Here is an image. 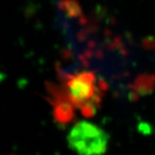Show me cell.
Segmentation results:
<instances>
[{
  "label": "cell",
  "instance_id": "6da1fadb",
  "mask_svg": "<svg viewBox=\"0 0 155 155\" xmlns=\"http://www.w3.org/2000/svg\"><path fill=\"white\" fill-rule=\"evenodd\" d=\"M62 85H52L51 93L55 97L67 100L74 109H79L85 116H92L102 99L104 83L97 82L93 72L75 74L63 73Z\"/></svg>",
  "mask_w": 155,
  "mask_h": 155
},
{
  "label": "cell",
  "instance_id": "7a4b0ae2",
  "mask_svg": "<svg viewBox=\"0 0 155 155\" xmlns=\"http://www.w3.org/2000/svg\"><path fill=\"white\" fill-rule=\"evenodd\" d=\"M109 135L91 122H77L67 136L69 147L78 155H103L107 150Z\"/></svg>",
  "mask_w": 155,
  "mask_h": 155
},
{
  "label": "cell",
  "instance_id": "3957f363",
  "mask_svg": "<svg viewBox=\"0 0 155 155\" xmlns=\"http://www.w3.org/2000/svg\"><path fill=\"white\" fill-rule=\"evenodd\" d=\"M154 78L150 75H143L139 78V79H137L134 84L135 93L143 95L150 92L152 91V88L154 86Z\"/></svg>",
  "mask_w": 155,
  "mask_h": 155
}]
</instances>
